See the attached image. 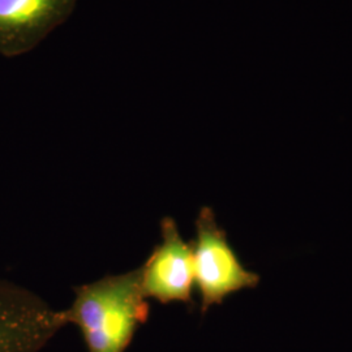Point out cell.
<instances>
[{"label": "cell", "mask_w": 352, "mask_h": 352, "mask_svg": "<svg viewBox=\"0 0 352 352\" xmlns=\"http://www.w3.org/2000/svg\"><path fill=\"white\" fill-rule=\"evenodd\" d=\"M140 286L146 300L192 305L195 267L192 243L184 240L175 219H161V240L139 266Z\"/></svg>", "instance_id": "obj_4"}, {"label": "cell", "mask_w": 352, "mask_h": 352, "mask_svg": "<svg viewBox=\"0 0 352 352\" xmlns=\"http://www.w3.org/2000/svg\"><path fill=\"white\" fill-rule=\"evenodd\" d=\"M63 312L67 325L80 330L88 352H126L151 312L139 267L77 286Z\"/></svg>", "instance_id": "obj_1"}, {"label": "cell", "mask_w": 352, "mask_h": 352, "mask_svg": "<svg viewBox=\"0 0 352 352\" xmlns=\"http://www.w3.org/2000/svg\"><path fill=\"white\" fill-rule=\"evenodd\" d=\"M55 0H0V32L37 25L52 11Z\"/></svg>", "instance_id": "obj_5"}, {"label": "cell", "mask_w": 352, "mask_h": 352, "mask_svg": "<svg viewBox=\"0 0 352 352\" xmlns=\"http://www.w3.org/2000/svg\"><path fill=\"white\" fill-rule=\"evenodd\" d=\"M64 327L63 309L0 278V352H41Z\"/></svg>", "instance_id": "obj_3"}, {"label": "cell", "mask_w": 352, "mask_h": 352, "mask_svg": "<svg viewBox=\"0 0 352 352\" xmlns=\"http://www.w3.org/2000/svg\"><path fill=\"white\" fill-rule=\"evenodd\" d=\"M195 227L196 238L190 240L195 286L200 294L201 312L206 314L240 289L257 287L261 278L243 265L212 208H201Z\"/></svg>", "instance_id": "obj_2"}]
</instances>
